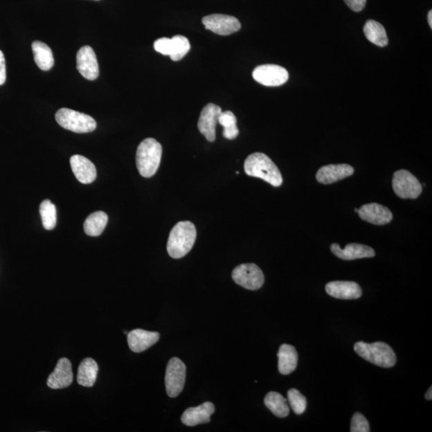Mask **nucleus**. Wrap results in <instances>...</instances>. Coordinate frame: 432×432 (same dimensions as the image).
<instances>
[{"instance_id":"nucleus-8","label":"nucleus","mask_w":432,"mask_h":432,"mask_svg":"<svg viewBox=\"0 0 432 432\" xmlns=\"http://www.w3.org/2000/svg\"><path fill=\"white\" fill-rule=\"evenodd\" d=\"M185 379H186V366L182 360L177 357L170 359L165 375L166 390L170 397H177L181 393Z\"/></svg>"},{"instance_id":"nucleus-15","label":"nucleus","mask_w":432,"mask_h":432,"mask_svg":"<svg viewBox=\"0 0 432 432\" xmlns=\"http://www.w3.org/2000/svg\"><path fill=\"white\" fill-rule=\"evenodd\" d=\"M354 172V168L349 164H329L318 170L316 179L322 184H332L352 176Z\"/></svg>"},{"instance_id":"nucleus-9","label":"nucleus","mask_w":432,"mask_h":432,"mask_svg":"<svg viewBox=\"0 0 432 432\" xmlns=\"http://www.w3.org/2000/svg\"><path fill=\"white\" fill-rule=\"evenodd\" d=\"M253 79L262 85L278 87L287 83L289 74L282 66L276 64H265L257 66L252 73Z\"/></svg>"},{"instance_id":"nucleus-27","label":"nucleus","mask_w":432,"mask_h":432,"mask_svg":"<svg viewBox=\"0 0 432 432\" xmlns=\"http://www.w3.org/2000/svg\"><path fill=\"white\" fill-rule=\"evenodd\" d=\"M218 123L224 127V136L228 140H234L239 135V129L236 126V117L230 111H222L219 116Z\"/></svg>"},{"instance_id":"nucleus-4","label":"nucleus","mask_w":432,"mask_h":432,"mask_svg":"<svg viewBox=\"0 0 432 432\" xmlns=\"http://www.w3.org/2000/svg\"><path fill=\"white\" fill-rule=\"evenodd\" d=\"M354 350L360 357L379 367L393 368L397 360L393 349L384 342H358L354 344Z\"/></svg>"},{"instance_id":"nucleus-30","label":"nucleus","mask_w":432,"mask_h":432,"mask_svg":"<svg viewBox=\"0 0 432 432\" xmlns=\"http://www.w3.org/2000/svg\"><path fill=\"white\" fill-rule=\"evenodd\" d=\"M288 403L296 415H302L307 408V399L305 395L295 388H291L287 393Z\"/></svg>"},{"instance_id":"nucleus-22","label":"nucleus","mask_w":432,"mask_h":432,"mask_svg":"<svg viewBox=\"0 0 432 432\" xmlns=\"http://www.w3.org/2000/svg\"><path fill=\"white\" fill-rule=\"evenodd\" d=\"M99 367L93 359L87 358L80 364L77 382L84 387L91 388L96 381Z\"/></svg>"},{"instance_id":"nucleus-29","label":"nucleus","mask_w":432,"mask_h":432,"mask_svg":"<svg viewBox=\"0 0 432 432\" xmlns=\"http://www.w3.org/2000/svg\"><path fill=\"white\" fill-rule=\"evenodd\" d=\"M172 40V51L170 58L173 61L182 60L191 49V45H190L188 39L183 35H174Z\"/></svg>"},{"instance_id":"nucleus-14","label":"nucleus","mask_w":432,"mask_h":432,"mask_svg":"<svg viewBox=\"0 0 432 432\" xmlns=\"http://www.w3.org/2000/svg\"><path fill=\"white\" fill-rule=\"evenodd\" d=\"M73 382V372L69 359L62 358L48 379L47 384L51 389H62L69 387Z\"/></svg>"},{"instance_id":"nucleus-32","label":"nucleus","mask_w":432,"mask_h":432,"mask_svg":"<svg viewBox=\"0 0 432 432\" xmlns=\"http://www.w3.org/2000/svg\"><path fill=\"white\" fill-rule=\"evenodd\" d=\"M154 48L163 55H171L172 51V40L169 38L159 39L154 43Z\"/></svg>"},{"instance_id":"nucleus-23","label":"nucleus","mask_w":432,"mask_h":432,"mask_svg":"<svg viewBox=\"0 0 432 432\" xmlns=\"http://www.w3.org/2000/svg\"><path fill=\"white\" fill-rule=\"evenodd\" d=\"M32 48L35 64L43 71H49L53 68L55 60L53 51L48 46L40 41H35Z\"/></svg>"},{"instance_id":"nucleus-2","label":"nucleus","mask_w":432,"mask_h":432,"mask_svg":"<svg viewBox=\"0 0 432 432\" xmlns=\"http://www.w3.org/2000/svg\"><path fill=\"white\" fill-rule=\"evenodd\" d=\"M244 170L250 177L260 178L274 187H280L282 177L279 168L264 153L255 152L246 159Z\"/></svg>"},{"instance_id":"nucleus-35","label":"nucleus","mask_w":432,"mask_h":432,"mask_svg":"<svg viewBox=\"0 0 432 432\" xmlns=\"http://www.w3.org/2000/svg\"><path fill=\"white\" fill-rule=\"evenodd\" d=\"M425 398H426V400H431L432 399V388L431 387L429 388L428 392H426V393L425 395Z\"/></svg>"},{"instance_id":"nucleus-28","label":"nucleus","mask_w":432,"mask_h":432,"mask_svg":"<svg viewBox=\"0 0 432 432\" xmlns=\"http://www.w3.org/2000/svg\"><path fill=\"white\" fill-rule=\"evenodd\" d=\"M39 213L44 228L46 230H53L56 225L57 216H56L55 206L49 199L44 200L40 204Z\"/></svg>"},{"instance_id":"nucleus-11","label":"nucleus","mask_w":432,"mask_h":432,"mask_svg":"<svg viewBox=\"0 0 432 432\" xmlns=\"http://www.w3.org/2000/svg\"><path fill=\"white\" fill-rule=\"evenodd\" d=\"M77 69L89 80H95L100 73L99 64L93 49L89 46L82 47L76 55Z\"/></svg>"},{"instance_id":"nucleus-33","label":"nucleus","mask_w":432,"mask_h":432,"mask_svg":"<svg viewBox=\"0 0 432 432\" xmlns=\"http://www.w3.org/2000/svg\"><path fill=\"white\" fill-rule=\"evenodd\" d=\"M344 2L352 11L359 12L365 8L367 0H344Z\"/></svg>"},{"instance_id":"nucleus-21","label":"nucleus","mask_w":432,"mask_h":432,"mask_svg":"<svg viewBox=\"0 0 432 432\" xmlns=\"http://www.w3.org/2000/svg\"><path fill=\"white\" fill-rule=\"evenodd\" d=\"M279 372L282 375H289L294 372L298 364V353L295 347L282 344L278 352Z\"/></svg>"},{"instance_id":"nucleus-16","label":"nucleus","mask_w":432,"mask_h":432,"mask_svg":"<svg viewBox=\"0 0 432 432\" xmlns=\"http://www.w3.org/2000/svg\"><path fill=\"white\" fill-rule=\"evenodd\" d=\"M325 290L329 296L339 300H357L362 296L361 287L352 281H332Z\"/></svg>"},{"instance_id":"nucleus-20","label":"nucleus","mask_w":432,"mask_h":432,"mask_svg":"<svg viewBox=\"0 0 432 432\" xmlns=\"http://www.w3.org/2000/svg\"><path fill=\"white\" fill-rule=\"evenodd\" d=\"M215 413L213 403L205 402L198 407L190 408L182 415V423L189 426L208 424L210 421V415Z\"/></svg>"},{"instance_id":"nucleus-26","label":"nucleus","mask_w":432,"mask_h":432,"mask_svg":"<svg viewBox=\"0 0 432 432\" xmlns=\"http://www.w3.org/2000/svg\"><path fill=\"white\" fill-rule=\"evenodd\" d=\"M108 221V216L104 212L91 214L85 220L84 228L89 236H99L105 231Z\"/></svg>"},{"instance_id":"nucleus-24","label":"nucleus","mask_w":432,"mask_h":432,"mask_svg":"<svg viewBox=\"0 0 432 432\" xmlns=\"http://www.w3.org/2000/svg\"><path fill=\"white\" fill-rule=\"evenodd\" d=\"M363 33L370 42L379 46L386 47L388 44L387 33L381 24L375 20H368L364 25Z\"/></svg>"},{"instance_id":"nucleus-25","label":"nucleus","mask_w":432,"mask_h":432,"mask_svg":"<svg viewBox=\"0 0 432 432\" xmlns=\"http://www.w3.org/2000/svg\"><path fill=\"white\" fill-rule=\"evenodd\" d=\"M264 404L277 417L285 418L290 413L287 399L276 392H271L265 396Z\"/></svg>"},{"instance_id":"nucleus-13","label":"nucleus","mask_w":432,"mask_h":432,"mask_svg":"<svg viewBox=\"0 0 432 432\" xmlns=\"http://www.w3.org/2000/svg\"><path fill=\"white\" fill-rule=\"evenodd\" d=\"M358 213L363 220L375 225L388 224L393 219L392 212L387 207L377 203L362 206L359 209Z\"/></svg>"},{"instance_id":"nucleus-19","label":"nucleus","mask_w":432,"mask_h":432,"mask_svg":"<svg viewBox=\"0 0 432 432\" xmlns=\"http://www.w3.org/2000/svg\"><path fill=\"white\" fill-rule=\"evenodd\" d=\"M71 167L75 177L84 184H89L96 179V168L89 159L83 156L75 155L71 157Z\"/></svg>"},{"instance_id":"nucleus-18","label":"nucleus","mask_w":432,"mask_h":432,"mask_svg":"<svg viewBox=\"0 0 432 432\" xmlns=\"http://www.w3.org/2000/svg\"><path fill=\"white\" fill-rule=\"evenodd\" d=\"M159 339L156 332H148L143 329H135L127 334L128 346L132 352L141 353L156 344Z\"/></svg>"},{"instance_id":"nucleus-10","label":"nucleus","mask_w":432,"mask_h":432,"mask_svg":"<svg viewBox=\"0 0 432 432\" xmlns=\"http://www.w3.org/2000/svg\"><path fill=\"white\" fill-rule=\"evenodd\" d=\"M202 22L206 29L220 35H229L237 33L241 28L239 20L227 15H207L203 18Z\"/></svg>"},{"instance_id":"nucleus-37","label":"nucleus","mask_w":432,"mask_h":432,"mask_svg":"<svg viewBox=\"0 0 432 432\" xmlns=\"http://www.w3.org/2000/svg\"><path fill=\"white\" fill-rule=\"evenodd\" d=\"M359 209L354 208V212L358 213Z\"/></svg>"},{"instance_id":"nucleus-36","label":"nucleus","mask_w":432,"mask_h":432,"mask_svg":"<svg viewBox=\"0 0 432 432\" xmlns=\"http://www.w3.org/2000/svg\"><path fill=\"white\" fill-rule=\"evenodd\" d=\"M428 20L430 28H432V11H430L428 15Z\"/></svg>"},{"instance_id":"nucleus-34","label":"nucleus","mask_w":432,"mask_h":432,"mask_svg":"<svg viewBox=\"0 0 432 432\" xmlns=\"http://www.w3.org/2000/svg\"><path fill=\"white\" fill-rule=\"evenodd\" d=\"M6 78V62H5L4 55L2 51H0V86L4 84Z\"/></svg>"},{"instance_id":"nucleus-17","label":"nucleus","mask_w":432,"mask_h":432,"mask_svg":"<svg viewBox=\"0 0 432 432\" xmlns=\"http://www.w3.org/2000/svg\"><path fill=\"white\" fill-rule=\"evenodd\" d=\"M331 251L338 258L343 260L372 258L375 255V251L371 246L359 244H349L343 249L339 244H333Z\"/></svg>"},{"instance_id":"nucleus-12","label":"nucleus","mask_w":432,"mask_h":432,"mask_svg":"<svg viewBox=\"0 0 432 432\" xmlns=\"http://www.w3.org/2000/svg\"><path fill=\"white\" fill-rule=\"evenodd\" d=\"M221 112L222 109L220 107L214 104H208L204 107L200 114L198 128L200 133L209 142H214L215 140V127Z\"/></svg>"},{"instance_id":"nucleus-7","label":"nucleus","mask_w":432,"mask_h":432,"mask_svg":"<svg viewBox=\"0 0 432 432\" xmlns=\"http://www.w3.org/2000/svg\"><path fill=\"white\" fill-rule=\"evenodd\" d=\"M233 279L235 284L252 291L260 289L264 284L263 271L255 264L236 267L233 271Z\"/></svg>"},{"instance_id":"nucleus-31","label":"nucleus","mask_w":432,"mask_h":432,"mask_svg":"<svg viewBox=\"0 0 432 432\" xmlns=\"http://www.w3.org/2000/svg\"><path fill=\"white\" fill-rule=\"evenodd\" d=\"M352 432H369L370 425L368 421L361 413H357L352 416L351 423Z\"/></svg>"},{"instance_id":"nucleus-6","label":"nucleus","mask_w":432,"mask_h":432,"mask_svg":"<svg viewBox=\"0 0 432 432\" xmlns=\"http://www.w3.org/2000/svg\"><path fill=\"white\" fill-rule=\"evenodd\" d=\"M393 188L401 199H417L423 190L418 179L407 170H399L394 173Z\"/></svg>"},{"instance_id":"nucleus-5","label":"nucleus","mask_w":432,"mask_h":432,"mask_svg":"<svg viewBox=\"0 0 432 432\" xmlns=\"http://www.w3.org/2000/svg\"><path fill=\"white\" fill-rule=\"evenodd\" d=\"M55 120L64 129L75 133L93 132L97 125L91 116L69 108H61L56 112Z\"/></svg>"},{"instance_id":"nucleus-3","label":"nucleus","mask_w":432,"mask_h":432,"mask_svg":"<svg viewBox=\"0 0 432 432\" xmlns=\"http://www.w3.org/2000/svg\"><path fill=\"white\" fill-rule=\"evenodd\" d=\"M162 146L155 138H147L137 148L136 166L144 178L154 176L159 169L162 157Z\"/></svg>"},{"instance_id":"nucleus-1","label":"nucleus","mask_w":432,"mask_h":432,"mask_svg":"<svg viewBox=\"0 0 432 432\" xmlns=\"http://www.w3.org/2000/svg\"><path fill=\"white\" fill-rule=\"evenodd\" d=\"M197 228L190 221H181L170 233L167 249L173 259H180L191 251L197 240Z\"/></svg>"}]
</instances>
